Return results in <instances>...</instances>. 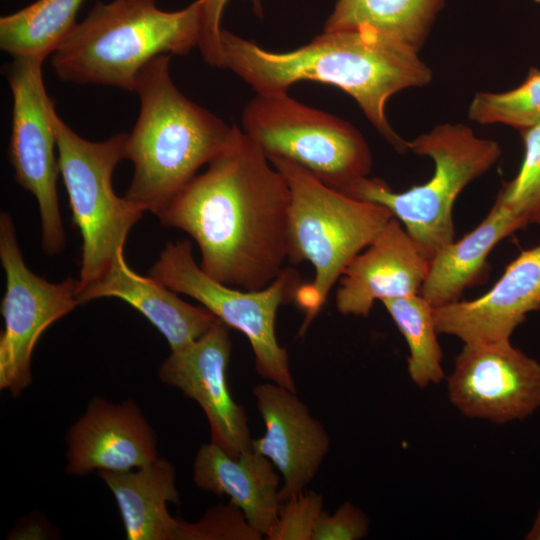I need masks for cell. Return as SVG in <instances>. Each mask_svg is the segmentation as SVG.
<instances>
[{"mask_svg": "<svg viewBox=\"0 0 540 540\" xmlns=\"http://www.w3.org/2000/svg\"><path fill=\"white\" fill-rule=\"evenodd\" d=\"M290 202L283 175L237 127L228 146L157 217L196 242L208 276L256 291L288 262Z\"/></svg>", "mask_w": 540, "mask_h": 540, "instance_id": "6da1fadb", "label": "cell"}, {"mask_svg": "<svg viewBox=\"0 0 540 540\" xmlns=\"http://www.w3.org/2000/svg\"><path fill=\"white\" fill-rule=\"evenodd\" d=\"M220 68L231 70L256 93L287 92L305 80L336 86L398 153L408 151L407 141L387 119L386 104L433 77L419 52L369 30L323 31L297 49L274 52L223 29Z\"/></svg>", "mask_w": 540, "mask_h": 540, "instance_id": "7a4b0ae2", "label": "cell"}, {"mask_svg": "<svg viewBox=\"0 0 540 540\" xmlns=\"http://www.w3.org/2000/svg\"><path fill=\"white\" fill-rule=\"evenodd\" d=\"M169 65L170 55H160L138 74L140 111L126 143L134 173L124 197L155 216L228 146L237 130L185 97Z\"/></svg>", "mask_w": 540, "mask_h": 540, "instance_id": "3957f363", "label": "cell"}, {"mask_svg": "<svg viewBox=\"0 0 540 540\" xmlns=\"http://www.w3.org/2000/svg\"><path fill=\"white\" fill-rule=\"evenodd\" d=\"M202 29V0L178 11L161 10L157 0L100 1L50 55L51 66L65 82L135 92L151 60L190 53Z\"/></svg>", "mask_w": 540, "mask_h": 540, "instance_id": "277c9868", "label": "cell"}, {"mask_svg": "<svg viewBox=\"0 0 540 540\" xmlns=\"http://www.w3.org/2000/svg\"><path fill=\"white\" fill-rule=\"evenodd\" d=\"M268 159L291 194L288 262H309L314 268L313 280L299 287L294 300L306 313L304 331L346 267L394 216L383 205L329 187L288 159Z\"/></svg>", "mask_w": 540, "mask_h": 540, "instance_id": "5b68a950", "label": "cell"}, {"mask_svg": "<svg viewBox=\"0 0 540 540\" xmlns=\"http://www.w3.org/2000/svg\"><path fill=\"white\" fill-rule=\"evenodd\" d=\"M408 150L434 161L426 183L395 192L380 178L365 177L344 193L387 207L430 260L454 241L453 206L458 195L501 156L499 144L463 124H438L407 141Z\"/></svg>", "mask_w": 540, "mask_h": 540, "instance_id": "8992f818", "label": "cell"}, {"mask_svg": "<svg viewBox=\"0 0 540 540\" xmlns=\"http://www.w3.org/2000/svg\"><path fill=\"white\" fill-rule=\"evenodd\" d=\"M59 171L82 237L77 292L98 280L117 255L145 211L112 187L113 171L126 159L128 134L118 133L94 142L74 132L53 113Z\"/></svg>", "mask_w": 540, "mask_h": 540, "instance_id": "52a82bcc", "label": "cell"}, {"mask_svg": "<svg viewBox=\"0 0 540 540\" xmlns=\"http://www.w3.org/2000/svg\"><path fill=\"white\" fill-rule=\"evenodd\" d=\"M241 121L267 158L288 159L341 192L370 174L372 154L358 129L287 92L256 93Z\"/></svg>", "mask_w": 540, "mask_h": 540, "instance_id": "ba28073f", "label": "cell"}, {"mask_svg": "<svg viewBox=\"0 0 540 540\" xmlns=\"http://www.w3.org/2000/svg\"><path fill=\"white\" fill-rule=\"evenodd\" d=\"M149 275L176 293L193 298L228 327L242 332L251 345L259 375L296 392L288 352L275 332L279 307L294 301L302 285L296 269L286 266L261 290H242L208 276L194 259L191 241L181 240L166 243Z\"/></svg>", "mask_w": 540, "mask_h": 540, "instance_id": "9c48e42d", "label": "cell"}, {"mask_svg": "<svg viewBox=\"0 0 540 540\" xmlns=\"http://www.w3.org/2000/svg\"><path fill=\"white\" fill-rule=\"evenodd\" d=\"M44 59L13 58L5 67L12 94L9 158L15 181L35 197L41 218V245L49 256L59 254L66 237L58 202L59 171L53 113L42 73Z\"/></svg>", "mask_w": 540, "mask_h": 540, "instance_id": "30bf717a", "label": "cell"}, {"mask_svg": "<svg viewBox=\"0 0 540 540\" xmlns=\"http://www.w3.org/2000/svg\"><path fill=\"white\" fill-rule=\"evenodd\" d=\"M0 260L5 272L1 303L0 388L18 397L31 383L30 363L42 333L79 305L78 279L51 283L26 265L11 215H0Z\"/></svg>", "mask_w": 540, "mask_h": 540, "instance_id": "8fae6325", "label": "cell"}, {"mask_svg": "<svg viewBox=\"0 0 540 540\" xmlns=\"http://www.w3.org/2000/svg\"><path fill=\"white\" fill-rule=\"evenodd\" d=\"M447 393L465 417L520 421L540 407V363L511 342L464 344L447 378Z\"/></svg>", "mask_w": 540, "mask_h": 540, "instance_id": "7c38bea8", "label": "cell"}, {"mask_svg": "<svg viewBox=\"0 0 540 540\" xmlns=\"http://www.w3.org/2000/svg\"><path fill=\"white\" fill-rule=\"evenodd\" d=\"M227 327L216 319L198 340L172 351L160 366L159 378L194 400L208 419L211 442L238 457L251 448L253 439L245 408L234 401L227 385L232 351Z\"/></svg>", "mask_w": 540, "mask_h": 540, "instance_id": "4fadbf2b", "label": "cell"}, {"mask_svg": "<svg viewBox=\"0 0 540 540\" xmlns=\"http://www.w3.org/2000/svg\"><path fill=\"white\" fill-rule=\"evenodd\" d=\"M252 393L265 433L252 440L251 448L281 473L279 497L284 503L302 493L316 476L330 449V438L296 392L270 381L256 385Z\"/></svg>", "mask_w": 540, "mask_h": 540, "instance_id": "5bb4252c", "label": "cell"}, {"mask_svg": "<svg viewBox=\"0 0 540 540\" xmlns=\"http://www.w3.org/2000/svg\"><path fill=\"white\" fill-rule=\"evenodd\" d=\"M539 309L540 244L518 255L483 296L434 308V319L439 334L464 344H494L510 342L527 314Z\"/></svg>", "mask_w": 540, "mask_h": 540, "instance_id": "9a60e30c", "label": "cell"}, {"mask_svg": "<svg viewBox=\"0 0 540 540\" xmlns=\"http://www.w3.org/2000/svg\"><path fill=\"white\" fill-rule=\"evenodd\" d=\"M430 260L393 217L341 275L335 305L342 315L367 317L375 301L420 294Z\"/></svg>", "mask_w": 540, "mask_h": 540, "instance_id": "2e32d148", "label": "cell"}, {"mask_svg": "<svg viewBox=\"0 0 540 540\" xmlns=\"http://www.w3.org/2000/svg\"><path fill=\"white\" fill-rule=\"evenodd\" d=\"M67 473L128 471L157 460V438L133 401L96 397L67 434Z\"/></svg>", "mask_w": 540, "mask_h": 540, "instance_id": "e0dca14e", "label": "cell"}, {"mask_svg": "<svg viewBox=\"0 0 540 540\" xmlns=\"http://www.w3.org/2000/svg\"><path fill=\"white\" fill-rule=\"evenodd\" d=\"M103 297L119 298L144 315L166 338L171 352L198 340L217 319L153 277L137 274L128 266L124 251L98 280L77 292L79 304Z\"/></svg>", "mask_w": 540, "mask_h": 540, "instance_id": "ac0fdd59", "label": "cell"}, {"mask_svg": "<svg viewBox=\"0 0 540 540\" xmlns=\"http://www.w3.org/2000/svg\"><path fill=\"white\" fill-rule=\"evenodd\" d=\"M193 480L204 491L228 496L263 536L274 526L281 508L280 480L274 464L252 448L230 456L210 442L197 451Z\"/></svg>", "mask_w": 540, "mask_h": 540, "instance_id": "d6986e66", "label": "cell"}, {"mask_svg": "<svg viewBox=\"0 0 540 540\" xmlns=\"http://www.w3.org/2000/svg\"><path fill=\"white\" fill-rule=\"evenodd\" d=\"M530 221L495 200L487 216L460 240L452 241L430 259L420 294L434 307L458 301L487 273V258L504 238Z\"/></svg>", "mask_w": 540, "mask_h": 540, "instance_id": "ffe728a7", "label": "cell"}, {"mask_svg": "<svg viewBox=\"0 0 540 540\" xmlns=\"http://www.w3.org/2000/svg\"><path fill=\"white\" fill-rule=\"evenodd\" d=\"M112 491L128 540H176L180 520L167 508L179 505L174 466L164 458L128 471H99Z\"/></svg>", "mask_w": 540, "mask_h": 540, "instance_id": "44dd1931", "label": "cell"}, {"mask_svg": "<svg viewBox=\"0 0 540 540\" xmlns=\"http://www.w3.org/2000/svg\"><path fill=\"white\" fill-rule=\"evenodd\" d=\"M444 0H337L324 31L369 30L419 52Z\"/></svg>", "mask_w": 540, "mask_h": 540, "instance_id": "7402d4cb", "label": "cell"}, {"mask_svg": "<svg viewBox=\"0 0 540 540\" xmlns=\"http://www.w3.org/2000/svg\"><path fill=\"white\" fill-rule=\"evenodd\" d=\"M84 0H37L0 18V47L12 58L46 59L77 24Z\"/></svg>", "mask_w": 540, "mask_h": 540, "instance_id": "603a6c76", "label": "cell"}, {"mask_svg": "<svg viewBox=\"0 0 540 540\" xmlns=\"http://www.w3.org/2000/svg\"><path fill=\"white\" fill-rule=\"evenodd\" d=\"M381 302L408 345L407 371L413 383L420 388L440 383L444 370L434 307L421 294Z\"/></svg>", "mask_w": 540, "mask_h": 540, "instance_id": "cb8c5ba5", "label": "cell"}, {"mask_svg": "<svg viewBox=\"0 0 540 540\" xmlns=\"http://www.w3.org/2000/svg\"><path fill=\"white\" fill-rule=\"evenodd\" d=\"M468 118L479 124H504L526 130L540 125V69L530 68L525 80L503 92H477Z\"/></svg>", "mask_w": 540, "mask_h": 540, "instance_id": "d4e9b609", "label": "cell"}, {"mask_svg": "<svg viewBox=\"0 0 540 540\" xmlns=\"http://www.w3.org/2000/svg\"><path fill=\"white\" fill-rule=\"evenodd\" d=\"M524 158L517 175L507 182L496 200L515 214L531 218L540 213V125L520 131Z\"/></svg>", "mask_w": 540, "mask_h": 540, "instance_id": "484cf974", "label": "cell"}, {"mask_svg": "<svg viewBox=\"0 0 540 540\" xmlns=\"http://www.w3.org/2000/svg\"><path fill=\"white\" fill-rule=\"evenodd\" d=\"M263 535L233 502L210 508L195 523L180 520L176 540H261Z\"/></svg>", "mask_w": 540, "mask_h": 540, "instance_id": "4316f807", "label": "cell"}, {"mask_svg": "<svg viewBox=\"0 0 540 540\" xmlns=\"http://www.w3.org/2000/svg\"><path fill=\"white\" fill-rule=\"evenodd\" d=\"M323 496L302 492L281 504L278 518L266 536L269 540H312L316 521L323 510Z\"/></svg>", "mask_w": 540, "mask_h": 540, "instance_id": "83f0119b", "label": "cell"}, {"mask_svg": "<svg viewBox=\"0 0 540 540\" xmlns=\"http://www.w3.org/2000/svg\"><path fill=\"white\" fill-rule=\"evenodd\" d=\"M370 522L367 515L353 503L346 501L330 515L320 513L312 540H360L367 536Z\"/></svg>", "mask_w": 540, "mask_h": 540, "instance_id": "f1b7e54d", "label": "cell"}, {"mask_svg": "<svg viewBox=\"0 0 540 540\" xmlns=\"http://www.w3.org/2000/svg\"><path fill=\"white\" fill-rule=\"evenodd\" d=\"M203 1V29L198 48L209 65L220 68L221 63V19L229 0ZM254 6L261 10L259 0H253Z\"/></svg>", "mask_w": 540, "mask_h": 540, "instance_id": "f546056e", "label": "cell"}, {"mask_svg": "<svg viewBox=\"0 0 540 540\" xmlns=\"http://www.w3.org/2000/svg\"><path fill=\"white\" fill-rule=\"evenodd\" d=\"M525 539L527 540H540V508L534 520V523L526 534Z\"/></svg>", "mask_w": 540, "mask_h": 540, "instance_id": "4dcf8cb0", "label": "cell"}, {"mask_svg": "<svg viewBox=\"0 0 540 540\" xmlns=\"http://www.w3.org/2000/svg\"><path fill=\"white\" fill-rule=\"evenodd\" d=\"M531 222L540 224V213L531 218Z\"/></svg>", "mask_w": 540, "mask_h": 540, "instance_id": "1f68e13d", "label": "cell"}, {"mask_svg": "<svg viewBox=\"0 0 540 540\" xmlns=\"http://www.w3.org/2000/svg\"><path fill=\"white\" fill-rule=\"evenodd\" d=\"M534 1H536V2L540 3V0H534Z\"/></svg>", "mask_w": 540, "mask_h": 540, "instance_id": "d6a6232c", "label": "cell"}]
</instances>
